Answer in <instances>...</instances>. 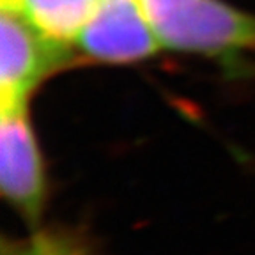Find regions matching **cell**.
<instances>
[{
	"instance_id": "obj_3",
	"label": "cell",
	"mask_w": 255,
	"mask_h": 255,
	"mask_svg": "<svg viewBox=\"0 0 255 255\" xmlns=\"http://www.w3.org/2000/svg\"><path fill=\"white\" fill-rule=\"evenodd\" d=\"M0 190L27 222L41 218L48 181L28 103L0 107Z\"/></svg>"
},
{
	"instance_id": "obj_6",
	"label": "cell",
	"mask_w": 255,
	"mask_h": 255,
	"mask_svg": "<svg viewBox=\"0 0 255 255\" xmlns=\"http://www.w3.org/2000/svg\"><path fill=\"white\" fill-rule=\"evenodd\" d=\"M2 255H89L71 234L55 229H41L27 238L2 243Z\"/></svg>"
},
{
	"instance_id": "obj_7",
	"label": "cell",
	"mask_w": 255,
	"mask_h": 255,
	"mask_svg": "<svg viewBox=\"0 0 255 255\" xmlns=\"http://www.w3.org/2000/svg\"><path fill=\"white\" fill-rule=\"evenodd\" d=\"M0 5L5 11H14L18 7V0H0Z\"/></svg>"
},
{
	"instance_id": "obj_5",
	"label": "cell",
	"mask_w": 255,
	"mask_h": 255,
	"mask_svg": "<svg viewBox=\"0 0 255 255\" xmlns=\"http://www.w3.org/2000/svg\"><path fill=\"white\" fill-rule=\"evenodd\" d=\"M100 0H18V11L46 39L75 46Z\"/></svg>"
},
{
	"instance_id": "obj_2",
	"label": "cell",
	"mask_w": 255,
	"mask_h": 255,
	"mask_svg": "<svg viewBox=\"0 0 255 255\" xmlns=\"http://www.w3.org/2000/svg\"><path fill=\"white\" fill-rule=\"evenodd\" d=\"M78 53L46 39L18 11L0 14V107L28 103L48 76L71 66Z\"/></svg>"
},
{
	"instance_id": "obj_4",
	"label": "cell",
	"mask_w": 255,
	"mask_h": 255,
	"mask_svg": "<svg viewBox=\"0 0 255 255\" xmlns=\"http://www.w3.org/2000/svg\"><path fill=\"white\" fill-rule=\"evenodd\" d=\"M78 57L101 64H133L161 50L142 0H100L75 43Z\"/></svg>"
},
{
	"instance_id": "obj_1",
	"label": "cell",
	"mask_w": 255,
	"mask_h": 255,
	"mask_svg": "<svg viewBox=\"0 0 255 255\" xmlns=\"http://www.w3.org/2000/svg\"><path fill=\"white\" fill-rule=\"evenodd\" d=\"M161 48L234 59L255 53V14L223 0H142Z\"/></svg>"
}]
</instances>
